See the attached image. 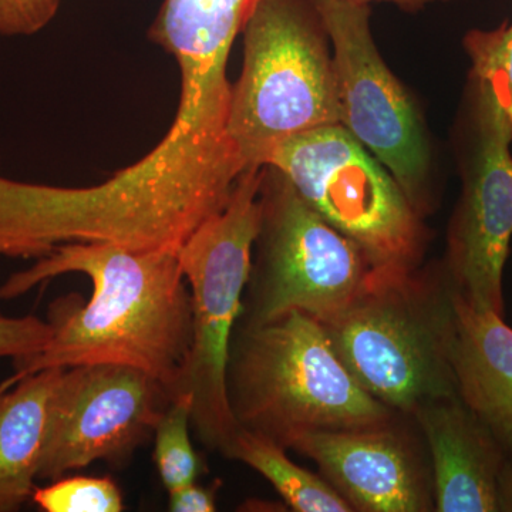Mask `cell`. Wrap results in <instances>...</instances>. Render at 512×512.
<instances>
[{
  "label": "cell",
  "instance_id": "obj_1",
  "mask_svg": "<svg viewBox=\"0 0 512 512\" xmlns=\"http://www.w3.org/2000/svg\"><path fill=\"white\" fill-rule=\"evenodd\" d=\"M231 30L174 20L153 42L174 57L181 76L177 116L140 161L99 185L63 188L59 214L77 241L178 251L202 222L227 205L245 170L229 136Z\"/></svg>",
  "mask_w": 512,
  "mask_h": 512
},
{
  "label": "cell",
  "instance_id": "obj_2",
  "mask_svg": "<svg viewBox=\"0 0 512 512\" xmlns=\"http://www.w3.org/2000/svg\"><path fill=\"white\" fill-rule=\"evenodd\" d=\"M178 251L70 242L36 259L0 286L10 301L66 274H83L92 296H62L47 309L52 338L36 355L15 360L6 382L46 369L123 365L177 393L192 340V301Z\"/></svg>",
  "mask_w": 512,
  "mask_h": 512
},
{
  "label": "cell",
  "instance_id": "obj_3",
  "mask_svg": "<svg viewBox=\"0 0 512 512\" xmlns=\"http://www.w3.org/2000/svg\"><path fill=\"white\" fill-rule=\"evenodd\" d=\"M227 393L241 429L286 450L302 433L372 429L402 416L360 386L325 326L301 311L237 326Z\"/></svg>",
  "mask_w": 512,
  "mask_h": 512
},
{
  "label": "cell",
  "instance_id": "obj_4",
  "mask_svg": "<svg viewBox=\"0 0 512 512\" xmlns=\"http://www.w3.org/2000/svg\"><path fill=\"white\" fill-rule=\"evenodd\" d=\"M322 325L360 386L394 412L412 417L457 394L456 308L446 269L373 272L348 308Z\"/></svg>",
  "mask_w": 512,
  "mask_h": 512
},
{
  "label": "cell",
  "instance_id": "obj_5",
  "mask_svg": "<svg viewBox=\"0 0 512 512\" xmlns=\"http://www.w3.org/2000/svg\"><path fill=\"white\" fill-rule=\"evenodd\" d=\"M229 136L245 168L286 138L340 124L330 39L318 0H258L245 23Z\"/></svg>",
  "mask_w": 512,
  "mask_h": 512
},
{
  "label": "cell",
  "instance_id": "obj_6",
  "mask_svg": "<svg viewBox=\"0 0 512 512\" xmlns=\"http://www.w3.org/2000/svg\"><path fill=\"white\" fill-rule=\"evenodd\" d=\"M264 167L239 175L218 214L185 239L178 261L190 286L192 340L177 393L191 394L192 430L207 450L227 456L239 429L227 393V366L261 225Z\"/></svg>",
  "mask_w": 512,
  "mask_h": 512
},
{
  "label": "cell",
  "instance_id": "obj_7",
  "mask_svg": "<svg viewBox=\"0 0 512 512\" xmlns=\"http://www.w3.org/2000/svg\"><path fill=\"white\" fill-rule=\"evenodd\" d=\"M265 165L281 171L312 210L356 242L376 274L420 268L427 244L421 215L345 127L286 138L272 148Z\"/></svg>",
  "mask_w": 512,
  "mask_h": 512
},
{
  "label": "cell",
  "instance_id": "obj_8",
  "mask_svg": "<svg viewBox=\"0 0 512 512\" xmlns=\"http://www.w3.org/2000/svg\"><path fill=\"white\" fill-rule=\"evenodd\" d=\"M259 201L261 225L238 325H264L292 311L329 322L369 282L373 269L365 252L271 165H264Z\"/></svg>",
  "mask_w": 512,
  "mask_h": 512
},
{
  "label": "cell",
  "instance_id": "obj_9",
  "mask_svg": "<svg viewBox=\"0 0 512 512\" xmlns=\"http://www.w3.org/2000/svg\"><path fill=\"white\" fill-rule=\"evenodd\" d=\"M512 124L493 86L471 70L458 124L461 188L444 269L478 311L504 316V269L512 241Z\"/></svg>",
  "mask_w": 512,
  "mask_h": 512
},
{
  "label": "cell",
  "instance_id": "obj_10",
  "mask_svg": "<svg viewBox=\"0 0 512 512\" xmlns=\"http://www.w3.org/2000/svg\"><path fill=\"white\" fill-rule=\"evenodd\" d=\"M333 47L340 126L389 168L414 210L429 207V148L409 94L377 52L370 6L318 0Z\"/></svg>",
  "mask_w": 512,
  "mask_h": 512
},
{
  "label": "cell",
  "instance_id": "obj_11",
  "mask_svg": "<svg viewBox=\"0 0 512 512\" xmlns=\"http://www.w3.org/2000/svg\"><path fill=\"white\" fill-rule=\"evenodd\" d=\"M154 377L123 365L64 369L50 403L37 480L53 481L97 461L123 467L171 403Z\"/></svg>",
  "mask_w": 512,
  "mask_h": 512
},
{
  "label": "cell",
  "instance_id": "obj_12",
  "mask_svg": "<svg viewBox=\"0 0 512 512\" xmlns=\"http://www.w3.org/2000/svg\"><path fill=\"white\" fill-rule=\"evenodd\" d=\"M413 439L397 417L372 429L302 433L289 448L315 461L353 511H436L431 466Z\"/></svg>",
  "mask_w": 512,
  "mask_h": 512
},
{
  "label": "cell",
  "instance_id": "obj_13",
  "mask_svg": "<svg viewBox=\"0 0 512 512\" xmlns=\"http://www.w3.org/2000/svg\"><path fill=\"white\" fill-rule=\"evenodd\" d=\"M412 419L423 434L439 512H497L498 477L507 450L454 396L424 404Z\"/></svg>",
  "mask_w": 512,
  "mask_h": 512
},
{
  "label": "cell",
  "instance_id": "obj_14",
  "mask_svg": "<svg viewBox=\"0 0 512 512\" xmlns=\"http://www.w3.org/2000/svg\"><path fill=\"white\" fill-rule=\"evenodd\" d=\"M451 365L458 397L505 450H512V328L504 316L478 311L454 291Z\"/></svg>",
  "mask_w": 512,
  "mask_h": 512
},
{
  "label": "cell",
  "instance_id": "obj_15",
  "mask_svg": "<svg viewBox=\"0 0 512 512\" xmlns=\"http://www.w3.org/2000/svg\"><path fill=\"white\" fill-rule=\"evenodd\" d=\"M64 369H46L0 384V512L32 501L50 403Z\"/></svg>",
  "mask_w": 512,
  "mask_h": 512
},
{
  "label": "cell",
  "instance_id": "obj_16",
  "mask_svg": "<svg viewBox=\"0 0 512 512\" xmlns=\"http://www.w3.org/2000/svg\"><path fill=\"white\" fill-rule=\"evenodd\" d=\"M225 457L241 461L265 477L293 511H353L352 505L325 478L293 463L286 448L261 434L239 427Z\"/></svg>",
  "mask_w": 512,
  "mask_h": 512
},
{
  "label": "cell",
  "instance_id": "obj_17",
  "mask_svg": "<svg viewBox=\"0 0 512 512\" xmlns=\"http://www.w3.org/2000/svg\"><path fill=\"white\" fill-rule=\"evenodd\" d=\"M192 397L171 400L154 430V461L167 493L198 480L204 464L191 441Z\"/></svg>",
  "mask_w": 512,
  "mask_h": 512
},
{
  "label": "cell",
  "instance_id": "obj_18",
  "mask_svg": "<svg viewBox=\"0 0 512 512\" xmlns=\"http://www.w3.org/2000/svg\"><path fill=\"white\" fill-rule=\"evenodd\" d=\"M32 503L45 512H120L123 493L110 477H60L36 487Z\"/></svg>",
  "mask_w": 512,
  "mask_h": 512
},
{
  "label": "cell",
  "instance_id": "obj_19",
  "mask_svg": "<svg viewBox=\"0 0 512 512\" xmlns=\"http://www.w3.org/2000/svg\"><path fill=\"white\" fill-rule=\"evenodd\" d=\"M464 46L471 70L493 86L512 124V23L494 30H471Z\"/></svg>",
  "mask_w": 512,
  "mask_h": 512
},
{
  "label": "cell",
  "instance_id": "obj_20",
  "mask_svg": "<svg viewBox=\"0 0 512 512\" xmlns=\"http://www.w3.org/2000/svg\"><path fill=\"white\" fill-rule=\"evenodd\" d=\"M52 338V326L47 320L26 315L12 318L0 313V359L13 362L36 355Z\"/></svg>",
  "mask_w": 512,
  "mask_h": 512
},
{
  "label": "cell",
  "instance_id": "obj_21",
  "mask_svg": "<svg viewBox=\"0 0 512 512\" xmlns=\"http://www.w3.org/2000/svg\"><path fill=\"white\" fill-rule=\"evenodd\" d=\"M62 0H0V35L33 36L59 12Z\"/></svg>",
  "mask_w": 512,
  "mask_h": 512
},
{
  "label": "cell",
  "instance_id": "obj_22",
  "mask_svg": "<svg viewBox=\"0 0 512 512\" xmlns=\"http://www.w3.org/2000/svg\"><path fill=\"white\" fill-rule=\"evenodd\" d=\"M220 481L202 485L194 481L168 493V510L173 512H214L217 511Z\"/></svg>",
  "mask_w": 512,
  "mask_h": 512
},
{
  "label": "cell",
  "instance_id": "obj_23",
  "mask_svg": "<svg viewBox=\"0 0 512 512\" xmlns=\"http://www.w3.org/2000/svg\"><path fill=\"white\" fill-rule=\"evenodd\" d=\"M498 511L512 512V450L505 454L498 477Z\"/></svg>",
  "mask_w": 512,
  "mask_h": 512
},
{
  "label": "cell",
  "instance_id": "obj_24",
  "mask_svg": "<svg viewBox=\"0 0 512 512\" xmlns=\"http://www.w3.org/2000/svg\"><path fill=\"white\" fill-rule=\"evenodd\" d=\"M349 2L367 3V5L370 2H392L394 5L400 6V8L414 10L421 8L426 3L436 2V0H349ZM444 2H447V0H444Z\"/></svg>",
  "mask_w": 512,
  "mask_h": 512
}]
</instances>
